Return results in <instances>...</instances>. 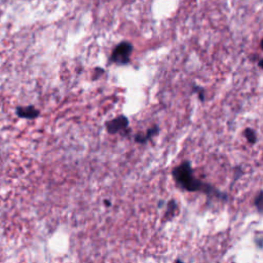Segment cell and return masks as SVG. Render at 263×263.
<instances>
[{
  "instance_id": "cell-3",
  "label": "cell",
  "mask_w": 263,
  "mask_h": 263,
  "mask_svg": "<svg viewBox=\"0 0 263 263\" xmlns=\"http://www.w3.org/2000/svg\"><path fill=\"white\" fill-rule=\"evenodd\" d=\"M129 127V119L124 115H119L118 117L109 120L106 122V129L109 134H116L124 131Z\"/></svg>"
},
{
  "instance_id": "cell-7",
  "label": "cell",
  "mask_w": 263,
  "mask_h": 263,
  "mask_svg": "<svg viewBox=\"0 0 263 263\" xmlns=\"http://www.w3.org/2000/svg\"><path fill=\"white\" fill-rule=\"evenodd\" d=\"M177 210V204L176 202H175L174 199L170 200V203L168 204V210L166 212V215L167 216H174L175 214V212H176Z\"/></svg>"
},
{
  "instance_id": "cell-8",
  "label": "cell",
  "mask_w": 263,
  "mask_h": 263,
  "mask_svg": "<svg viewBox=\"0 0 263 263\" xmlns=\"http://www.w3.org/2000/svg\"><path fill=\"white\" fill-rule=\"evenodd\" d=\"M255 206L257 207L258 211L261 212V210H262V209H261V208H262V193H261V192H259L257 198L255 199Z\"/></svg>"
},
{
  "instance_id": "cell-5",
  "label": "cell",
  "mask_w": 263,
  "mask_h": 263,
  "mask_svg": "<svg viewBox=\"0 0 263 263\" xmlns=\"http://www.w3.org/2000/svg\"><path fill=\"white\" fill-rule=\"evenodd\" d=\"M158 134V127L154 126L153 128L149 129L146 133V135H142V134H138L135 136V141L137 143H146L149 139H151L152 137L156 136Z\"/></svg>"
},
{
  "instance_id": "cell-9",
  "label": "cell",
  "mask_w": 263,
  "mask_h": 263,
  "mask_svg": "<svg viewBox=\"0 0 263 263\" xmlns=\"http://www.w3.org/2000/svg\"><path fill=\"white\" fill-rule=\"evenodd\" d=\"M105 205H107V207H109L110 206V203L107 202V200H105Z\"/></svg>"
},
{
  "instance_id": "cell-1",
  "label": "cell",
  "mask_w": 263,
  "mask_h": 263,
  "mask_svg": "<svg viewBox=\"0 0 263 263\" xmlns=\"http://www.w3.org/2000/svg\"><path fill=\"white\" fill-rule=\"evenodd\" d=\"M172 174L177 184L187 191H203L208 194L215 193L218 196L227 197L225 194L217 191L214 187H212L211 185L196 179L193 175V171L189 161L182 162L180 166L176 167L173 170Z\"/></svg>"
},
{
  "instance_id": "cell-2",
  "label": "cell",
  "mask_w": 263,
  "mask_h": 263,
  "mask_svg": "<svg viewBox=\"0 0 263 263\" xmlns=\"http://www.w3.org/2000/svg\"><path fill=\"white\" fill-rule=\"evenodd\" d=\"M133 52V44L128 41L118 43L110 56V62L117 65H126L130 63L131 54Z\"/></svg>"
},
{
  "instance_id": "cell-6",
  "label": "cell",
  "mask_w": 263,
  "mask_h": 263,
  "mask_svg": "<svg viewBox=\"0 0 263 263\" xmlns=\"http://www.w3.org/2000/svg\"><path fill=\"white\" fill-rule=\"evenodd\" d=\"M244 134H245V137L247 138L248 142H250L251 144L256 143L257 138H256V134H255V132L253 130L247 129V130H245V133Z\"/></svg>"
},
{
  "instance_id": "cell-4",
  "label": "cell",
  "mask_w": 263,
  "mask_h": 263,
  "mask_svg": "<svg viewBox=\"0 0 263 263\" xmlns=\"http://www.w3.org/2000/svg\"><path fill=\"white\" fill-rule=\"evenodd\" d=\"M17 115L21 118H26V119H34L37 118L40 114V111L38 109H36L34 106H19L17 107Z\"/></svg>"
}]
</instances>
